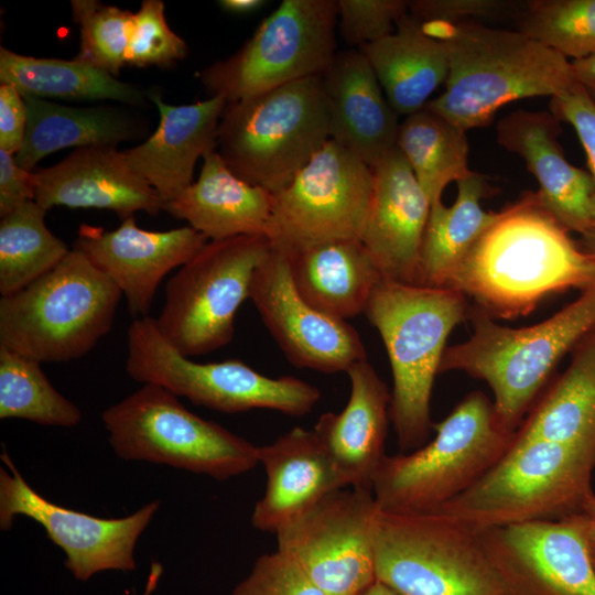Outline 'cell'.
I'll list each match as a JSON object with an SVG mask.
<instances>
[{
	"label": "cell",
	"instance_id": "obj_34",
	"mask_svg": "<svg viewBox=\"0 0 595 595\" xmlns=\"http://www.w3.org/2000/svg\"><path fill=\"white\" fill-rule=\"evenodd\" d=\"M397 148L413 171L431 205L452 182L469 176L467 131L423 108L400 123Z\"/></svg>",
	"mask_w": 595,
	"mask_h": 595
},
{
	"label": "cell",
	"instance_id": "obj_21",
	"mask_svg": "<svg viewBox=\"0 0 595 595\" xmlns=\"http://www.w3.org/2000/svg\"><path fill=\"white\" fill-rule=\"evenodd\" d=\"M560 123L551 111L518 109L498 121L497 142L523 160L539 184L541 206L566 231L582 235L595 225V183L566 160Z\"/></svg>",
	"mask_w": 595,
	"mask_h": 595
},
{
	"label": "cell",
	"instance_id": "obj_44",
	"mask_svg": "<svg viewBox=\"0 0 595 595\" xmlns=\"http://www.w3.org/2000/svg\"><path fill=\"white\" fill-rule=\"evenodd\" d=\"M34 199L33 173L22 169L13 154L0 150V217Z\"/></svg>",
	"mask_w": 595,
	"mask_h": 595
},
{
	"label": "cell",
	"instance_id": "obj_18",
	"mask_svg": "<svg viewBox=\"0 0 595 595\" xmlns=\"http://www.w3.org/2000/svg\"><path fill=\"white\" fill-rule=\"evenodd\" d=\"M249 298L296 367L333 374L366 359L357 331L307 303L296 290L285 253L271 247L256 269Z\"/></svg>",
	"mask_w": 595,
	"mask_h": 595
},
{
	"label": "cell",
	"instance_id": "obj_24",
	"mask_svg": "<svg viewBox=\"0 0 595 595\" xmlns=\"http://www.w3.org/2000/svg\"><path fill=\"white\" fill-rule=\"evenodd\" d=\"M160 120L141 144L121 151L130 169L152 186L165 202L193 183L199 158L216 151L217 129L227 105L221 96L190 105H167L151 96Z\"/></svg>",
	"mask_w": 595,
	"mask_h": 595
},
{
	"label": "cell",
	"instance_id": "obj_12",
	"mask_svg": "<svg viewBox=\"0 0 595 595\" xmlns=\"http://www.w3.org/2000/svg\"><path fill=\"white\" fill-rule=\"evenodd\" d=\"M270 249L266 235L207 241L165 285V301L154 318L162 336L186 357L231 342L237 311Z\"/></svg>",
	"mask_w": 595,
	"mask_h": 595
},
{
	"label": "cell",
	"instance_id": "obj_38",
	"mask_svg": "<svg viewBox=\"0 0 595 595\" xmlns=\"http://www.w3.org/2000/svg\"><path fill=\"white\" fill-rule=\"evenodd\" d=\"M72 9L80 29L76 58L117 77L127 63L134 13L96 0H74Z\"/></svg>",
	"mask_w": 595,
	"mask_h": 595
},
{
	"label": "cell",
	"instance_id": "obj_11",
	"mask_svg": "<svg viewBox=\"0 0 595 595\" xmlns=\"http://www.w3.org/2000/svg\"><path fill=\"white\" fill-rule=\"evenodd\" d=\"M126 371L136 381L225 413L270 409L300 416L321 398L316 387L301 379L271 378L238 359L196 363L162 336L151 316L134 318L128 327Z\"/></svg>",
	"mask_w": 595,
	"mask_h": 595
},
{
	"label": "cell",
	"instance_id": "obj_3",
	"mask_svg": "<svg viewBox=\"0 0 595 595\" xmlns=\"http://www.w3.org/2000/svg\"><path fill=\"white\" fill-rule=\"evenodd\" d=\"M467 298L453 289L382 280L365 314L385 344L393 388L389 414L402 453L426 443L433 426L434 378L453 328L468 318Z\"/></svg>",
	"mask_w": 595,
	"mask_h": 595
},
{
	"label": "cell",
	"instance_id": "obj_36",
	"mask_svg": "<svg viewBox=\"0 0 595 595\" xmlns=\"http://www.w3.org/2000/svg\"><path fill=\"white\" fill-rule=\"evenodd\" d=\"M0 419L71 428L82 411L53 387L40 361L0 345Z\"/></svg>",
	"mask_w": 595,
	"mask_h": 595
},
{
	"label": "cell",
	"instance_id": "obj_25",
	"mask_svg": "<svg viewBox=\"0 0 595 595\" xmlns=\"http://www.w3.org/2000/svg\"><path fill=\"white\" fill-rule=\"evenodd\" d=\"M259 463L267 485L253 508L251 524L260 531L275 534L323 497L348 486L315 432L301 426L259 446Z\"/></svg>",
	"mask_w": 595,
	"mask_h": 595
},
{
	"label": "cell",
	"instance_id": "obj_6",
	"mask_svg": "<svg viewBox=\"0 0 595 595\" xmlns=\"http://www.w3.org/2000/svg\"><path fill=\"white\" fill-rule=\"evenodd\" d=\"M421 447L386 455L374 479L379 510L426 512L441 508L482 478L512 445L517 432L498 420L480 391L467 394Z\"/></svg>",
	"mask_w": 595,
	"mask_h": 595
},
{
	"label": "cell",
	"instance_id": "obj_9",
	"mask_svg": "<svg viewBox=\"0 0 595 595\" xmlns=\"http://www.w3.org/2000/svg\"><path fill=\"white\" fill-rule=\"evenodd\" d=\"M116 455L205 474L217 480L245 474L259 464V446L187 410L178 397L142 386L101 413Z\"/></svg>",
	"mask_w": 595,
	"mask_h": 595
},
{
	"label": "cell",
	"instance_id": "obj_13",
	"mask_svg": "<svg viewBox=\"0 0 595 595\" xmlns=\"http://www.w3.org/2000/svg\"><path fill=\"white\" fill-rule=\"evenodd\" d=\"M336 0H283L231 56L207 66L210 96L232 102L318 76L336 55Z\"/></svg>",
	"mask_w": 595,
	"mask_h": 595
},
{
	"label": "cell",
	"instance_id": "obj_20",
	"mask_svg": "<svg viewBox=\"0 0 595 595\" xmlns=\"http://www.w3.org/2000/svg\"><path fill=\"white\" fill-rule=\"evenodd\" d=\"M361 242L382 280L419 285V260L431 203L396 148L374 166Z\"/></svg>",
	"mask_w": 595,
	"mask_h": 595
},
{
	"label": "cell",
	"instance_id": "obj_4",
	"mask_svg": "<svg viewBox=\"0 0 595 595\" xmlns=\"http://www.w3.org/2000/svg\"><path fill=\"white\" fill-rule=\"evenodd\" d=\"M473 334L446 347L439 372L458 370L484 380L499 422L517 432L560 359L595 327V285L548 320L512 328L470 306Z\"/></svg>",
	"mask_w": 595,
	"mask_h": 595
},
{
	"label": "cell",
	"instance_id": "obj_32",
	"mask_svg": "<svg viewBox=\"0 0 595 595\" xmlns=\"http://www.w3.org/2000/svg\"><path fill=\"white\" fill-rule=\"evenodd\" d=\"M23 99L26 130L23 144L14 158L28 171L55 151L116 145L136 134L133 122L117 110L68 107L26 96Z\"/></svg>",
	"mask_w": 595,
	"mask_h": 595
},
{
	"label": "cell",
	"instance_id": "obj_31",
	"mask_svg": "<svg viewBox=\"0 0 595 595\" xmlns=\"http://www.w3.org/2000/svg\"><path fill=\"white\" fill-rule=\"evenodd\" d=\"M517 433L595 448V327Z\"/></svg>",
	"mask_w": 595,
	"mask_h": 595
},
{
	"label": "cell",
	"instance_id": "obj_43",
	"mask_svg": "<svg viewBox=\"0 0 595 595\" xmlns=\"http://www.w3.org/2000/svg\"><path fill=\"white\" fill-rule=\"evenodd\" d=\"M550 111L558 120L565 121L574 128L586 153L595 183V102L576 83L569 91L551 98Z\"/></svg>",
	"mask_w": 595,
	"mask_h": 595
},
{
	"label": "cell",
	"instance_id": "obj_2",
	"mask_svg": "<svg viewBox=\"0 0 595 595\" xmlns=\"http://www.w3.org/2000/svg\"><path fill=\"white\" fill-rule=\"evenodd\" d=\"M424 25L444 42L448 57L445 89L424 108L465 131L488 126L507 104L556 97L576 84L570 60L519 30L475 22Z\"/></svg>",
	"mask_w": 595,
	"mask_h": 595
},
{
	"label": "cell",
	"instance_id": "obj_39",
	"mask_svg": "<svg viewBox=\"0 0 595 595\" xmlns=\"http://www.w3.org/2000/svg\"><path fill=\"white\" fill-rule=\"evenodd\" d=\"M186 54V43L167 25L164 3L161 0L142 1L134 13L127 63L139 67H169Z\"/></svg>",
	"mask_w": 595,
	"mask_h": 595
},
{
	"label": "cell",
	"instance_id": "obj_50",
	"mask_svg": "<svg viewBox=\"0 0 595 595\" xmlns=\"http://www.w3.org/2000/svg\"><path fill=\"white\" fill-rule=\"evenodd\" d=\"M356 595H399L387 585L379 581H375L369 586L357 593Z\"/></svg>",
	"mask_w": 595,
	"mask_h": 595
},
{
	"label": "cell",
	"instance_id": "obj_10",
	"mask_svg": "<svg viewBox=\"0 0 595 595\" xmlns=\"http://www.w3.org/2000/svg\"><path fill=\"white\" fill-rule=\"evenodd\" d=\"M375 572L399 595H509L478 533L437 511L379 510Z\"/></svg>",
	"mask_w": 595,
	"mask_h": 595
},
{
	"label": "cell",
	"instance_id": "obj_41",
	"mask_svg": "<svg viewBox=\"0 0 595 595\" xmlns=\"http://www.w3.org/2000/svg\"><path fill=\"white\" fill-rule=\"evenodd\" d=\"M231 595H325L280 551L260 555Z\"/></svg>",
	"mask_w": 595,
	"mask_h": 595
},
{
	"label": "cell",
	"instance_id": "obj_29",
	"mask_svg": "<svg viewBox=\"0 0 595 595\" xmlns=\"http://www.w3.org/2000/svg\"><path fill=\"white\" fill-rule=\"evenodd\" d=\"M359 50L399 116L423 109L430 96L447 79L444 42L429 33L409 12L397 22L393 33Z\"/></svg>",
	"mask_w": 595,
	"mask_h": 595
},
{
	"label": "cell",
	"instance_id": "obj_7",
	"mask_svg": "<svg viewBox=\"0 0 595 595\" xmlns=\"http://www.w3.org/2000/svg\"><path fill=\"white\" fill-rule=\"evenodd\" d=\"M120 289L76 249L26 288L0 299V345L40 363L78 359L113 324Z\"/></svg>",
	"mask_w": 595,
	"mask_h": 595
},
{
	"label": "cell",
	"instance_id": "obj_1",
	"mask_svg": "<svg viewBox=\"0 0 595 595\" xmlns=\"http://www.w3.org/2000/svg\"><path fill=\"white\" fill-rule=\"evenodd\" d=\"M595 285V260L524 193L499 212L445 288L474 299L493 318L526 316L548 295Z\"/></svg>",
	"mask_w": 595,
	"mask_h": 595
},
{
	"label": "cell",
	"instance_id": "obj_23",
	"mask_svg": "<svg viewBox=\"0 0 595 595\" xmlns=\"http://www.w3.org/2000/svg\"><path fill=\"white\" fill-rule=\"evenodd\" d=\"M321 83L331 140L370 167L397 148L399 115L359 48L337 52Z\"/></svg>",
	"mask_w": 595,
	"mask_h": 595
},
{
	"label": "cell",
	"instance_id": "obj_8",
	"mask_svg": "<svg viewBox=\"0 0 595 595\" xmlns=\"http://www.w3.org/2000/svg\"><path fill=\"white\" fill-rule=\"evenodd\" d=\"M328 140L318 75L227 102L217 129L216 151L235 175L273 194Z\"/></svg>",
	"mask_w": 595,
	"mask_h": 595
},
{
	"label": "cell",
	"instance_id": "obj_17",
	"mask_svg": "<svg viewBox=\"0 0 595 595\" xmlns=\"http://www.w3.org/2000/svg\"><path fill=\"white\" fill-rule=\"evenodd\" d=\"M509 595H595L576 515L477 532Z\"/></svg>",
	"mask_w": 595,
	"mask_h": 595
},
{
	"label": "cell",
	"instance_id": "obj_30",
	"mask_svg": "<svg viewBox=\"0 0 595 595\" xmlns=\"http://www.w3.org/2000/svg\"><path fill=\"white\" fill-rule=\"evenodd\" d=\"M451 206L442 199L431 205L419 260V285L445 288L450 277L499 212L482 208V198L493 193L477 172L458 181Z\"/></svg>",
	"mask_w": 595,
	"mask_h": 595
},
{
	"label": "cell",
	"instance_id": "obj_22",
	"mask_svg": "<svg viewBox=\"0 0 595 595\" xmlns=\"http://www.w3.org/2000/svg\"><path fill=\"white\" fill-rule=\"evenodd\" d=\"M35 202L53 206L108 209L123 220L144 212L155 216L164 208L160 194L136 174L116 145L75 149L50 167L33 173Z\"/></svg>",
	"mask_w": 595,
	"mask_h": 595
},
{
	"label": "cell",
	"instance_id": "obj_48",
	"mask_svg": "<svg viewBox=\"0 0 595 595\" xmlns=\"http://www.w3.org/2000/svg\"><path fill=\"white\" fill-rule=\"evenodd\" d=\"M218 6L226 12L234 14H249L262 8L267 1L263 0H220Z\"/></svg>",
	"mask_w": 595,
	"mask_h": 595
},
{
	"label": "cell",
	"instance_id": "obj_33",
	"mask_svg": "<svg viewBox=\"0 0 595 595\" xmlns=\"http://www.w3.org/2000/svg\"><path fill=\"white\" fill-rule=\"evenodd\" d=\"M0 82L14 86L23 97L143 102V94L136 86L76 57H33L1 47Z\"/></svg>",
	"mask_w": 595,
	"mask_h": 595
},
{
	"label": "cell",
	"instance_id": "obj_46",
	"mask_svg": "<svg viewBox=\"0 0 595 595\" xmlns=\"http://www.w3.org/2000/svg\"><path fill=\"white\" fill-rule=\"evenodd\" d=\"M580 521L587 552L595 571V494L585 502L582 510L576 513Z\"/></svg>",
	"mask_w": 595,
	"mask_h": 595
},
{
	"label": "cell",
	"instance_id": "obj_51",
	"mask_svg": "<svg viewBox=\"0 0 595 595\" xmlns=\"http://www.w3.org/2000/svg\"><path fill=\"white\" fill-rule=\"evenodd\" d=\"M161 573H162L161 565L156 562H153L151 565L150 575H149L143 595H151V593L155 589V586L158 584Z\"/></svg>",
	"mask_w": 595,
	"mask_h": 595
},
{
	"label": "cell",
	"instance_id": "obj_40",
	"mask_svg": "<svg viewBox=\"0 0 595 595\" xmlns=\"http://www.w3.org/2000/svg\"><path fill=\"white\" fill-rule=\"evenodd\" d=\"M336 6L344 41L358 48L393 33L409 12L407 0H336Z\"/></svg>",
	"mask_w": 595,
	"mask_h": 595
},
{
	"label": "cell",
	"instance_id": "obj_37",
	"mask_svg": "<svg viewBox=\"0 0 595 595\" xmlns=\"http://www.w3.org/2000/svg\"><path fill=\"white\" fill-rule=\"evenodd\" d=\"M517 30L567 60L595 53V0H526Z\"/></svg>",
	"mask_w": 595,
	"mask_h": 595
},
{
	"label": "cell",
	"instance_id": "obj_16",
	"mask_svg": "<svg viewBox=\"0 0 595 595\" xmlns=\"http://www.w3.org/2000/svg\"><path fill=\"white\" fill-rule=\"evenodd\" d=\"M0 468V529L9 530L17 516L40 523L47 538L65 553V566L78 581L107 571L136 569L134 548L161 502L153 500L123 518H98L53 504L20 474L7 451Z\"/></svg>",
	"mask_w": 595,
	"mask_h": 595
},
{
	"label": "cell",
	"instance_id": "obj_27",
	"mask_svg": "<svg viewBox=\"0 0 595 595\" xmlns=\"http://www.w3.org/2000/svg\"><path fill=\"white\" fill-rule=\"evenodd\" d=\"M272 193L239 178L217 151L203 158L196 182L164 203L163 210L186 220L208 240L266 235Z\"/></svg>",
	"mask_w": 595,
	"mask_h": 595
},
{
	"label": "cell",
	"instance_id": "obj_42",
	"mask_svg": "<svg viewBox=\"0 0 595 595\" xmlns=\"http://www.w3.org/2000/svg\"><path fill=\"white\" fill-rule=\"evenodd\" d=\"M523 1L517 0H412L409 13L424 24L483 23L516 20Z\"/></svg>",
	"mask_w": 595,
	"mask_h": 595
},
{
	"label": "cell",
	"instance_id": "obj_19",
	"mask_svg": "<svg viewBox=\"0 0 595 595\" xmlns=\"http://www.w3.org/2000/svg\"><path fill=\"white\" fill-rule=\"evenodd\" d=\"M207 241L191 226L166 231L141 229L132 216L110 231L83 224L74 249L120 289L131 315L139 318L149 316L163 279L188 262Z\"/></svg>",
	"mask_w": 595,
	"mask_h": 595
},
{
	"label": "cell",
	"instance_id": "obj_5",
	"mask_svg": "<svg viewBox=\"0 0 595 595\" xmlns=\"http://www.w3.org/2000/svg\"><path fill=\"white\" fill-rule=\"evenodd\" d=\"M595 448L517 433L482 478L437 511L480 532L578 513L595 493Z\"/></svg>",
	"mask_w": 595,
	"mask_h": 595
},
{
	"label": "cell",
	"instance_id": "obj_14",
	"mask_svg": "<svg viewBox=\"0 0 595 595\" xmlns=\"http://www.w3.org/2000/svg\"><path fill=\"white\" fill-rule=\"evenodd\" d=\"M374 178L370 166L333 140L272 194L271 247L292 253L335 240H361Z\"/></svg>",
	"mask_w": 595,
	"mask_h": 595
},
{
	"label": "cell",
	"instance_id": "obj_49",
	"mask_svg": "<svg viewBox=\"0 0 595 595\" xmlns=\"http://www.w3.org/2000/svg\"><path fill=\"white\" fill-rule=\"evenodd\" d=\"M578 247L595 260V225L581 235Z\"/></svg>",
	"mask_w": 595,
	"mask_h": 595
},
{
	"label": "cell",
	"instance_id": "obj_35",
	"mask_svg": "<svg viewBox=\"0 0 595 595\" xmlns=\"http://www.w3.org/2000/svg\"><path fill=\"white\" fill-rule=\"evenodd\" d=\"M46 209L30 201L0 217V293L13 294L39 280L71 249L45 224Z\"/></svg>",
	"mask_w": 595,
	"mask_h": 595
},
{
	"label": "cell",
	"instance_id": "obj_47",
	"mask_svg": "<svg viewBox=\"0 0 595 595\" xmlns=\"http://www.w3.org/2000/svg\"><path fill=\"white\" fill-rule=\"evenodd\" d=\"M574 78L595 102V53L571 61Z\"/></svg>",
	"mask_w": 595,
	"mask_h": 595
},
{
	"label": "cell",
	"instance_id": "obj_45",
	"mask_svg": "<svg viewBox=\"0 0 595 595\" xmlns=\"http://www.w3.org/2000/svg\"><path fill=\"white\" fill-rule=\"evenodd\" d=\"M26 107L23 96L9 84L0 85V150L15 155L24 140Z\"/></svg>",
	"mask_w": 595,
	"mask_h": 595
},
{
	"label": "cell",
	"instance_id": "obj_28",
	"mask_svg": "<svg viewBox=\"0 0 595 595\" xmlns=\"http://www.w3.org/2000/svg\"><path fill=\"white\" fill-rule=\"evenodd\" d=\"M285 256L301 296L318 311L339 320L365 313L382 281L361 240L328 241Z\"/></svg>",
	"mask_w": 595,
	"mask_h": 595
},
{
	"label": "cell",
	"instance_id": "obj_26",
	"mask_svg": "<svg viewBox=\"0 0 595 595\" xmlns=\"http://www.w3.org/2000/svg\"><path fill=\"white\" fill-rule=\"evenodd\" d=\"M350 394L339 413L322 414L313 431L348 486L372 491L375 473L386 456L391 393L367 359L346 371Z\"/></svg>",
	"mask_w": 595,
	"mask_h": 595
},
{
	"label": "cell",
	"instance_id": "obj_15",
	"mask_svg": "<svg viewBox=\"0 0 595 595\" xmlns=\"http://www.w3.org/2000/svg\"><path fill=\"white\" fill-rule=\"evenodd\" d=\"M378 513L371 490H334L277 531V550L325 595H356L376 581Z\"/></svg>",
	"mask_w": 595,
	"mask_h": 595
}]
</instances>
